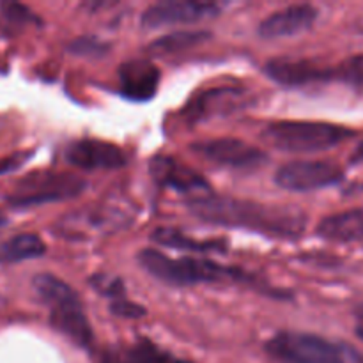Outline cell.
Segmentation results:
<instances>
[{
  "label": "cell",
  "instance_id": "6da1fadb",
  "mask_svg": "<svg viewBox=\"0 0 363 363\" xmlns=\"http://www.w3.org/2000/svg\"><path fill=\"white\" fill-rule=\"evenodd\" d=\"M199 220L230 229H247L275 240H296L305 233L307 216L291 206L262 204L229 197H201L188 204Z\"/></svg>",
  "mask_w": 363,
  "mask_h": 363
},
{
  "label": "cell",
  "instance_id": "7a4b0ae2",
  "mask_svg": "<svg viewBox=\"0 0 363 363\" xmlns=\"http://www.w3.org/2000/svg\"><path fill=\"white\" fill-rule=\"evenodd\" d=\"M39 300L50 308V325L57 332L80 347H89L94 340L87 315L84 312L80 298L73 287L60 280L59 277L41 273L32 280Z\"/></svg>",
  "mask_w": 363,
  "mask_h": 363
},
{
  "label": "cell",
  "instance_id": "3957f363",
  "mask_svg": "<svg viewBox=\"0 0 363 363\" xmlns=\"http://www.w3.org/2000/svg\"><path fill=\"white\" fill-rule=\"evenodd\" d=\"M142 268L155 279L169 286H197V284L225 282V280H250L241 269L223 266L211 259L169 257L155 248H144L137 255Z\"/></svg>",
  "mask_w": 363,
  "mask_h": 363
},
{
  "label": "cell",
  "instance_id": "277c9868",
  "mask_svg": "<svg viewBox=\"0 0 363 363\" xmlns=\"http://www.w3.org/2000/svg\"><path fill=\"white\" fill-rule=\"evenodd\" d=\"M354 135L346 126L318 121H277L262 130V138L272 147L286 152L328 151Z\"/></svg>",
  "mask_w": 363,
  "mask_h": 363
},
{
  "label": "cell",
  "instance_id": "5b68a950",
  "mask_svg": "<svg viewBox=\"0 0 363 363\" xmlns=\"http://www.w3.org/2000/svg\"><path fill=\"white\" fill-rule=\"evenodd\" d=\"M266 351L280 363H363L354 347L303 332L277 333Z\"/></svg>",
  "mask_w": 363,
  "mask_h": 363
},
{
  "label": "cell",
  "instance_id": "8992f818",
  "mask_svg": "<svg viewBox=\"0 0 363 363\" xmlns=\"http://www.w3.org/2000/svg\"><path fill=\"white\" fill-rule=\"evenodd\" d=\"M85 188L87 183L78 174L41 170L21 177L6 201L13 208H32L78 197Z\"/></svg>",
  "mask_w": 363,
  "mask_h": 363
},
{
  "label": "cell",
  "instance_id": "52a82bcc",
  "mask_svg": "<svg viewBox=\"0 0 363 363\" xmlns=\"http://www.w3.org/2000/svg\"><path fill=\"white\" fill-rule=\"evenodd\" d=\"M344 170L325 160H296L275 172V183L289 191H314L339 184Z\"/></svg>",
  "mask_w": 363,
  "mask_h": 363
},
{
  "label": "cell",
  "instance_id": "ba28073f",
  "mask_svg": "<svg viewBox=\"0 0 363 363\" xmlns=\"http://www.w3.org/2000/svg\"><path fill=\"white\" fill-rule=\"evenodd\" d=\"M191 151L199 158L218 167L236 170H252L264 165L268 162V155L255 145L247 144L238 138H211L201 140L190 145Z\"/></svg>",
  "mask_w": 363,
  "mask_h": 363
},
{
  "label": "cell",
  "instance_id": "9c48e42d",
  "mask_svg": "<svg viewBox=\"0 0 363 363\" xmlns=\"http://www.w3.org/2000/svg\"><path fill=\"white\" fill-rule=\"evenodd\" d=\"M252 103V94L243 87H211L199 92L184 106L183 116L190 123L213 119L216 116H230L238 110L247 108Z\"/></svg>",
  "mask_w": 363,
  "mask_h": 363
},
{
  "label": "cell",
  "instance_id": "30bf717a",
  "mask_svg": "<svg viewBox=\"0 0 363 363\" xmlns=\"http://www.w3.org/2000/svg\"><path fill=\"white\" fill-rule=\"evenodd\" d=\"M222 11L215 2H197V0H177V2H158L149 6L142 13L140 25L145 30L172 25H190L213 18Z\"/></svg>",
  "mask_w": 363,
  "mask_h": 363
},
{
  "label": "cell",
  "instance_id": "8fae6325",
  "mask_svg": "<svg viewBox=\"0 0 363 363\" xmlns=\"http://www.w3.org/2000/svg\"><path fill=\"white\" fill-rule=\"evenodd\" d=\"M149 172L160 186L177 194L191 195V201L209 195L208 181L172 156H155L149 162Z\"/></svg>",
  "mask_w": 363,
  "mask_h": 363
},
{
  "label": "cell",
  "instance_id": "7c38bea8",
  "mask_svg": "<svg viewBox=\"0 0 363 363\" xmlns=\"http://www.w3.org/2000/svg\"><path fill=\"white\" fill-rule=\"evenodd\" d=\"M69 165L82 170H116L128 163V156L119 145L94 138L71 142L66 149Z\"/></svg>",
  "mask_w": 363,
  "mask_h": 363
},
{
  "label": "cell",
  "instance_id": "4fadbf2b",
  "mask_svg": "<svg viewBox=\"0 0 363 363\" xmlns=\"http://www.w3.org/2000/svg\"><path fill=\"white\" fill-rule=\"evenodd\" d=\"M266 74L284 87H305L333 80V67L323 66L312 59H273L266 64Z\"/></svg>",
  "mask_w": 363,
  "mask_h": 363
},
{
  "label": "cell",
  "instance_id": "5bb4252c",
  "mask_svg": "<svg viewBox=\"0 0 363 363\" xmlns=\"http://www.w3.org/2000/svg\"><path fill=\"white\" fill-rule=\"evenodd\" d=\"M162 73L149 59H133L121 64L119 92L131 101H149L156 96Z\"/></svg>",
  "mask_w": 363,
  "mask_h": 363
},
{
  "label": "cell",
  "instance_id": "9a60e30c",
  "mask_svg": "<svg viewBox=\"0 0 363 363\" xmlns=\"http://www.w3.org/2000/svg\"><path fill=\"white\" fill-rule=\"evenodd\" d=\"M319 16V11L311 4H296L284 7L259 25V35L264 39L291 38L311 30Z\"/></svg>",
  "mask_w": 363,
  "mask_h": 363
},
{
  "label": "cell",
  "instance_id": "2e32d148",
  "mask_svg": "<svg viewBox=\"0 0 363 363\" xmlns=\"http://www.w3.org/2000/svg\"><path fill=\"white\" fill-rule=\"evenodd\" d=\"M315 234L332 243H363V208L326 216L319 222Z\"/></svg>",
  "mask_w": 363,
  "mask_h": 363
},
{
  "label": "cell",
  "instance_id": "e0dca14e",
  "mask_svg": "<svg viewBox=\"0 0 363 363\" xmlns=\"http://www.w3.org/2000/svg\"><path fill=\"white\" fill-rule=\"evenodd\" d=\"M151 240L162 247L174 248V250L199 252V254L223 252L227 248V243L223 240H195L172 227H160L151 234Z\"/></svg>",
  "mask_w": 363,
  "mask_h": 363
},
{
  "label": "cell",
  "instance_id": "ac0fdd59",
  "mask_svg": "<svg viewBox=\"0 0 363 363\" xmlns=\"http://www.w3.org/2000/svg\"><path fill=\"white\" fill-rule=\"evenodd\" d=\"M46 254V245L35 234H18L0 245V262H23L30 259H39Z\"/></svg>",
  "mask_w": 363,
  "mask_h": 363
},
{
  "label": "cell",
  "instance_id": "d6986e66",
  "mask_svg": "<svg viewBox=\"0 0 363 363\" xmlns=\"http://www.w3.org/2000/svg\"><path fill=\"white\" fill-rule=\"evenodd\" d=\"M209 39V32L204 30H179L169 35L156 39L147 46L151 55H167V53H177L181 50H188L191 46L202 45Z\"/></svg>",
  "mask_w": 363,
  "mask_h": 363
},
{
  "label": "cell",
  "instance_id": "ffe728a7",
  "mask_svg": "<svg viewBox=\"0 0 363 363\" xmlns=\"http://www.w3.org/2000/svg\"><path fill=\"white\" fill-rule=\"evenodd\" d=\"M39 23V18L27 6L9 0H0V32L16 34L28 25Z\"/></svg>",
  "mask_w": 363,
  "mask_h": 363
},
{
  "label": "cell",
  "instance_id": "44dd1931",
  "mask_svg": "<svg viewBox=\"0 0 363 363\" xmlns=\"http://www.w3.org/2000/svg\"><path fill=\"white\" fill-rule=\"evenodd\" d=\"M130 357L133 363H191L183 358H177L176 354L163 351L156 344L149 342V340L142 339L135 342L133 346H128Z\"/></svg>",
  "mask_w": 363,
  "mask_h": 363
},
{
  "label": "cell",
  "instance_id": "7402d4cb",
  "mask_svg": "<svg viewBox=\"0 0 363 363\" xmlns=\"http://www.w3.org/2000/svg\"><path fill=\"white\" fill-rule=\"evenodd\" d=\"M333 80L342 82L354 91L363 92V53L350 57L333 67Z\"/></svg>",
  "mask_w": 363,
  "mask_h": 363
},
{
  "label": "cell",
  "instance_id": "603a6c76",
  "mask_svg": "<svg viewBox=\"0 0 363 363\" xmlns=\"http://www.w3.org/2000/svg\"><path fill=\"white\" fill-rule=\"evenodd\" d=\"M108 43L101 41L98 38H92V35H84V38L74 39L69 45V50L77 55H91V57H101L108 52Z\"/></svg>",
  "mask_w": 363,
  "mask_h": 363
},
{
  "label": "cell",
  "instance_id": "cb8c5ba5",
  "mask_svg": "<svg viewBox=\"0 0 363 363\" xmlns=\"http://www.w3.org/2000/svg\"><path fill=\"white\" fill-rule=\"evenodd\" d=\"M91 286L106 298H113V301L123 300L124 298V286L117 277L112 275H94L91 279Z\"/></svg>",
  "mask_w": 363,
  "mask_h": 363
},
{
  "label": "cell",
  "instance_id": "d4e9b609",
  "mask_svg": "<svg viewBox=\"0 0 363 363\" xmlns=\"http://www.w3.org/2000/svg\"><path fill=\"white\" fill-rule=\"evenodd\" d=\"M110 312L116 315H121V318H128V319H137L145 315V308L140 307L137 303H131L128 300H117L110 305Z\"/></svg>",
  "mask_w": 363,
  "mask_h": 363
},
{
  "label": "cell",
  "instance_id": "484cf974",
  "mask_svg": "<svg viewBox=\"0 0 363 363\" xmlns=\"http://www.w3.org/2000/svg\"><path fill=\"white\" fill-rule=\"evenodd\" d=\"M32 152H16L13 156H7V158L0 160V176L7 172H13V170H18L20 167H23L25 163L30 160Z\"/></svg>",
  "mask_w": 363,
  "mask_h": 363
},
{
  "label": "cell",
  "instance_id": "4316f807",
  "mask_svg": "<svg viewBox=\"0 0 363 363\" xmlns=\"http://www.w3.org/2000/svg\"><path fill=\"white\" fill-rule=\"evenodd\" d=\"M99 363H133L130 357V351L126 347H110L103 353Z\"/></svg>",
  "mask_w": 363,
  "mask_h": 363
},
{
  "label": "cell",
  "instance_id": "83f0119b",
  "mask_svg": "<svg viewBox=\"0 0 363 363\" xmlns=\"http://www.w3.org/2000/svg\"><path fill=\"white\" fill-rule=\"evenodd\" d=\"M357 333L363 339V303L357 308Z\"/></svg>",
  "mask_w": 363,
  "mask_h": 363
},
{
  "label": "cell",
  "instance_id": "f1b7e54d",
  "mask_svg": "<svg viewBox=\"0 0 363 363\" xmlns=\"http://www.w3.org/2000/svg\"><path fill=\"white\" fill-rule=\"evenodd\" d=\"M353 162H354V163H363V142H362L360 145H358L357 151H354Z\"/></svg>",
  "mask_w": 363,
  "mask_h": 363
},
{
  "label": "cell",
  "instance_id": "f546056e",
  "mask_svg": "<svg viewBox=\"0 0 363 363\" xmlns=\"http://www.w3.org/2000/svg\"><path fill=\"white\" fill-rule=\"evenodd\" d=\"M6 223H7V220H6V218H2V216H0V229H2V227L6 225Z\"/></svg>",
  "mask_w": 363,
  "mask_h": 363
}]
</instances>
